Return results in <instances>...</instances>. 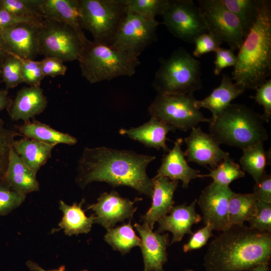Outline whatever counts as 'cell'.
Returning <instances> with one entry per match:
<instances>
[{
    "mask_svg": "<svg viewBox=\"0 0 271 271\" xmlns=\"http://www.w3.org/2000/svg\"><path fill=\"white\" fill-rule=\"evenodd\" d=\"M81 271H88L87 270H81Z\"/></svg>",
    "mask_w": 271,
    "mask_h": 271,
    "instance_id": "obj_54",
    "label": "cell"
},
{
    "mask_svg": "<svg viewBox=\"0 0 271 271\" xmlns=\"http://www.w3.org/2000/svg\"><path fill=\"white\" fill-rule=\"evenodd\" d=\"M152 179L154 186L152 205L141 218L152 229L155 223L169 213L174 206V194L179 182L158 174Z\"/></svg>",
    "mask_w": 271,
    "mask_h": 271,
    "instance_id": "obj_20",
    "label": "cell"
},
{
    "mask_svg": "<svg viewBox=\"0 0 271 271\" xmlns=\"http://www.w3.org/2000/svg\"><path fill=\"white\" fill-rule=\"evenodd\" d=\"M213 230L211 225L207 224L204 227L193 233L189 241L183 245L184 252L198 249L206 245L209 239L213 236Z\"/></svg>",
    "mask_w": 271,
    "mask_h": 271,
    "instance_id": "obj_43",
    "label": "cell"
},
{
    "mask_svg": "<svg viewBox=\"0 0 271 271\" xmlns=\"http://www.w3.org/2000/svg\"><path fill=\"white\" fill-rule=\"evenodd\" d=\"M45 76L55 77L64 75L67 70V66L60 59L52 57H45L40 61Z\"/></svg>",
    "mask_w": 271,
    "mask_h": 271,
    "instance_id": "obj_45",
    "label": "cell"
},
{
    "mask_svg": "<svg viewBox=\"0 0 271 271\" xmlns=\"http://www.w3.org/2000/svg\"><path fill=\"white\" fill-rule=\"evenodd\" d=\"M107 230L104 240L114 250L122 254L129 252L133 247L141 245V239L136 235L131 224V220L128 223Z\"/></svg>",
    "mask_w": 271,
    "mask_h": 271,
    "instance_id": "obj_32",
    "label": "cell"
},
{
    "mask_svg": "<svg viewBox=\"0 0 271 271\" xmlns=\"http://www.w3.org/2000/svg\"><path fill=\"white\" fill-rule=\"evenodd\" d=\"M250 271H269V262L260 263L254 266Z\"/></svg>",
    "mask_w": 271,
    "mask_h": 271,
    "instance_id": "obj_51",
    "label": "cell"
},
{
    "mask_svg": "<svg viewBox=\"0 0 271 271\" xmlns=\"http://www.w3.org/2000/svg\"><path fill=\"white\" fill-rule=\"evenodd\" d=\"M141 200L142 198H137L132 201L122 197L116 191H112L109 193H102L97 202L89 205L87 209L94 212V223L108 230L118 222L131 220L137 209L133 206L134 203Z\"/></svg>",
    "mask_w": 271,
    "mask_h": 271,
    "instance_id": "obj_14",
    "label": "cell"
},
{
    "mask_svg": "<svg viewBox=\"0 0 271 271\" xmlns=\"http://www.w3.org/2000/svg\"><path fill=\"white\" fill-rule=\"evenodd\" d=\"M252 194L257 200L271 203V176L265 173L255 184Z\"/></svg>",
    "mask_w": 271,
    "mask_h": 271,
    "instance_id": "obj_47",
    "label": "cell"
},
{
    "mask_svg": "<svg viewBox=\"0 0 271 271\" xmlns=\"http://www.w3.org/2000/svg\"><path fill=\"white\" fill-rule=\"evenodd\" d=\"M270 256L271 233L234 224L209 243L204 266L205 271H249Z\"/></svg>",
    "mask_w": 271,
    "mask_h": 271,
    "instance_id": "obj_2",
    "label": "cell"
},
{
    "mask_svg": "<svg viewBox=\"0 0 271 271\" xmlns=\"http://www.w3.org/2000/svg\"><path fill=\"white\" fill-rule=\"evenodd\" d=\"M39 54L58 58L63 62L78 60L83 43L70 26L44 19L38 28Z\"/></svg>",
    "mask_w": 271,
    "mask_h": 271,
    "instance_id": "obj_9",
    "label": "cell"
},
{
    "mask_svg": "<svg viewBox=\"0 0 271 271\" xmlns=\"http://www.w3.org/2000/svg\"><path fill=\"white\" fill-rule=\"evenodd\" d=\"M160 23L127 11L113 39L111 46L138 58L146 48L157 40Z\"/></svg>",
    "mask_w": 271,
    "mask_h": 271,
    "instance_id": "obj_10",
    "label": "cell"
},
{
    "mask_svg": "<svg viewBox=\"0 0 271 271\" xmlns=\"http://www.w3.org/2000/svg\"><path fill=\"white\" fill-rule=\"evenodd\" d=\"M221 2L238 18L245 38L257 19L263 0H221Z\"/></svg>",
    "mask_w": 271,
    "mask_h": 271,
    "instance_id": "obj_31",
    "label": "cell"
},
{
    "mask_svg": "<svg viewBox=\"0 0 271 271\" xmlns=\"http://www.w3.org/2000/svg\"><path fill=\"white\" fill-rule=\"evenodd\" d=\"M175 130L172 126L151 117L149 121L140 126L129 129L121 128L119 132L147 147L168 152L170 149L166 145L167 134L170 131Z\"/></svg>",
    "mask_w": 271,
    "mask_h": 271,
    "instance_id": "obj_23",
    "label": "cell"
},
{
    "mask_svg": "<svg viewBox=\"0 0 271 271\" xmlns=\"http://www.w3.org/2000/svg\"><path fill=\"white\" fill-rule=\"evenodd\" d=\"M18 131L25 138L56 146L60 144L74 145L77 142V139L71 135L36 120L25 122L18 127Z\"/></svg>",
    "mask_w": 271,
    "mask_h": 271,
    "instance_id": "obj_28",
    "label": "cell"
},
{
    "mask_svg": "<svg viewBox=\"0 0 271 271\" xmlns=\"http://www.w3.org/2000/svg\"><path fill=\"white\" fill-rule=\"evenodd\" d=\"M3 60H2V59H0V69H1V65H2Z\"/></svg>",
    "mask_w": 271,
    "mask_h": 271,
    "instance_id": "obj_52",
    "label": "cell"
},
{
    "mask_svg": "<svg viewBox=\"0 0 271 271\" xmlns=\"http://www.w3.org/2000/svg\"><path fill=\"white\" fill-rule=\"evenodd\" d=\"M193 94H158L150 105L151 117L161 120L177 129L187 131L203 122L209 123L196 105Z\"/></svg>",
    "mask_w": 271,
    "mask_h": 271,
    "instance_id": "obj_8",
    "label": "cell"
},
{
    "mask_svg": "<svg viewBox=\"0 0 271 271\" xmlns=\"http://www.w3.org/2000/svg\"><path fill=\"white\" fill-rule=\"evenodd\" d=\"M19 58L21 62V73L24 83L30 86H40L45 76L40 61Z\"/></svg>",
    "mask_w": 271,
    "mask_h": 271,
    "instance_id": "obj_39",
    "label": "cell"
},
{
    "mask_svg": "<svg viewBox=\"0 0 271 271\" xmlns=\"http://www.w3.org/2000/svg\"><path fill=\"white\" fill-rule=\"evenodd\" d=\"M19 135V132L6 127L0 119V181L3 179L7 167L13 143Z\"/></svg>",
    "mask_w": 271,
    "mask_h": 271,
    "instance_id": "obj_38",
    "label": "cell"
},
{
    "mask_svg": "<svg viewBox=\"0 0 271 271\" xmlns=\"http://www.w3.org/2000/svg\"><path fill=\"white\" fill-rule=\"evenodd\" d=\"M55 146L25 137L15 140L12 144L16 153L36 174L50 159Z\"/></svg>",
    "mask_w": 271,
    "mask_h": 271,
    "instance_id": "obj_26",
    "label": "cell"
},
{
    "mask_svg": "<svg viewBox=\"0 0 271 271\" xmlns=\"http://www.w3.org/2000/svg\"><path fill=\"white\" fill-rule=\"evenodd\" d=\"M0 75L7 90L24 83L20 58L12 54L6 57L2 61Z\"/></svg>",
    "mask_w": 271,
    "mask_h": 271,
    "instance_id": "obj_35",
    "label": "cell"
},
{
    "mask_svg": "<svg viewBox=\"0 0 271 271\" xmlns=\"http://www.w3.org/2000/svg\"><path fill=\"white\" fill-rule=\"evenodd\" d=\"M184 271H194V270H192V269H188L185 270Z\"/></svg>",
    "mask_w": 271,
    "mask_h": 271,
    "instance_id": "obj_53",
    "label": "cell"
},
{
    "mask_svg": "<svg viewBox=\"0 0 271 271\" xmlns=\"http://www.w3.org/2000/svg\"><path fill=\"white\" fill-rule=\"evenodd\" d=\"M194 43L195 49L192 55L199 58L207 53L215 52L223 43L216 36L207 32L197 37Z\"/></svg>",
    "mask_w": 271,
    "mask_h": 271,
    "instance_id": "obj_41",
    "label": "cell"
},
{
    "mask_svg": "<svg viewBox=\"0 0 271 271\" xmlns=\"http://www.w3.org/2000/svg\"><path fill=\"white\" fill-rule=\"evenodd\" d=\"M84 202L82 199L79 203L75 202L69 205L62 200L59 201V207L63 216L58 223L59 230L63 229L68 236L88 233L91 230L95 216L92 215L88 217L85 215L82 208Z\"/></svg>",
    "mask_w": 271,
    "mask_h": 271,
    "instance_id": "obj_27",
    "label": "cell"
},
{
    "mask_svg": "<svg viewBox=\"0 0 271 271\" xmlns=\"http://www.w3.org/2000/svg\"><path fill=\"white\" fill-rule=\"evenodd\" d=\"M36 174L24 163L12 147L3 180L16 191L27 195L39 190Z\"/></svg>",
    "mask_w": 271,
    "mask_h": 271,
    "instance_id": "obj_24",
    "label": "cell"
},
{
    "mask_svg": "<svg viewBox=\"0 0 271 271\" xmlns=\"http://www.w3.org/2000/svg\"><path fill=\"white\" fill-rule=\"evenodd\" d=\"M82 75L90 83L131 77L140 64L139 58L108 45L88 40L78 59Z\"/></svg>",
    "mask_w": 271,
    "mask_h": 271,
    "instance_id": "obj_5",
    "label": "cell"
},
{
    "mask_svg": "<svg viewBox=\"0 0 271 271\" xmlns=\"http://www.w3.org/2000/svg\"><path fill=\"white\" fill-rule=\"evenodd\" d=\"M198 7L207 32L225 42L230 48L238 50L244 39L241 24L221 0H199Z\"/></svg>",
    "mask_w": 271,
    "mask_h": 271,
    "instance_id": "obj_12",
    "label": "cell"
},
{
    "mask_svg": "<svg viewBox=\"0 0 271 271\" xmlns=\"http://www.w3.org/2000/svg\"><path fill=\"white\" fill-rule=\"evenodd\" d=\"M163 23L175 37L194 43L207 30L198 6L192 0H168Z\"/></svg>",
    "mask_w": 271,
    "mask_h": 271,
    "instance_id": "obj_11",
    "label": "cell"
},
{
    "mask_svg": "<svg viewBox=\"0 0 271 271\" xmlns=\"http://www.w3.org/2000/svg\"><path fill=\"white\" fill-rule=\"evenodd\" d=\"M255 90L252 98L263 106L264 113L262 116L265 121L268 122L271 118V79H267Z\"/></svg>",
    "mask_w": 271,
    "mask_h": 271,
    "instance_id": "obj_42",
    "label": "cell"
},
{
    "mask_svg": "<svg viewBox=\"0 0 271 271\" xmlns=\"http://www.w3.org/2000/svg\"><path fill=\"white\" fill-rule=\"evenodd\" d=\"M155 159L132 151L86 147L78 161L76 182L82 188L95 181L128 186L151 198L154 184L147 168Z\"/></svg>",
    "mask_w": 271,
    "mask_h": 271,
    "instance_id": "obj_1",
    "label": "cell"
},
{
    "mask_svg": "<svg viewBox=\"0 0 271 271\" xmlns=\"http://www.w3.org/2000/svg\"><path fill=\"white\" fill-rule=\"evenodd\" d=\"M36 4L44 19L70 26L78 34L83 44L88 40L80 23L79 0H36Z\"/></svg>",
    "mask_w": 271,
    "mask_h": 271,
    "instance_id": "obj_22",
    "label": "cell"
},
{
    "mask_svg": "<svg viewBox=\"0 0 271 271\" xmlns=\"http://www.w3.org/2000/svg\"><path fill=\"white\" fill-rule=\"evenodd\" d=\"M197 199L190 205L182 204L174 206L166 215L157 221L159 227L156 232L168 231L172 232L173 238L170 244L181 241L186 234L192 235V226L200 222L202 217L195 211Z\"/></svg>",
    "mask_w": 271,
    "mask_h": 271,
    "instance_id": "obj_18",
    "label": "cell"
},
{
    "mask_svg": "<svg viewBox=\"0 0 271 271\" xmlns=\"http://www.w3.org/2000/svg\"><path fill=\"white\" fill-rule=\"evenodd\" d=\"M40 24L23 23L2 30L3 40L10 53L21 58L34 60L39 55L38 28Z\"/></svg>",
    "mask_w": 271,
    "mask_h": 271,
    "instance_id": "obj_17",
    "label": "cell"
},
{
    "mask_svg": "<svg viewBox=\"0 0 271 271\" xmlns=\"http://www.w3.org/2000/svg\"><path fill=\"white\" fill-rule=\"evenodd\" d=\"M234 192L229 186L212 182L202 191L197 200L205 224L211 225L214 230L223 231L228 227V206Z\"/></svg>",
    "mask_w": 271,
    "mask_h": 271,
    "instance_id": "obj_13",
    "label": "cell"
},
{
    "mask_svg": "<svg viewBox=\"0 0 271 271\" xmlns=\"http://www.w3.org/2000/svg\"><path fill=\"white\" fill-rule=\"evenodd\" d=\"M43 19H36L20 17L7 11L0 9V30L23 23L40 24Z\"/></svg>",
    "mask_w": 271,
    "mask_h": 271,
    "instance_id": "obj_46",
    "label": "cell"
},
{
    "mask_svg": "<svg viewBox=\"0 0 271 271\" xmlns=\"http://www.w3.org/2000/svg\"><path fill=\"white\" fill-rule=\"evenodd\" d=\"M182 138L177 139L173 148L165 155L161 165L158 170V175L166 177L172 180L181 181L184 188H188L190 181L201 178L198 170L191 168L188 164L182 150Z\"/></svg>",
    "mask_w": 271,
    "mask_h": 271,
    "instance_id": "obj_21",
    "label": "cell"
},
{
    "mask_svg": "<svg viewBox=\"0 0 271 271\" xmlns=\"http://www.w3.org/2000/svg\"><path fill=\"white\" fill-rule=\"evenodd\" d=\"M127 11L143 16L149 19H155L162 15L166 9L168 0H124Z\"/></svg>",
    "mask_w": 271,
    "mask_h": 271,
    "instance_id": "obj_34",
    "label": "cell"
},
{
    "mask_svg": "<svg viewBox=\"0 0 271 271\" xmlns=\"http://www.w3.org/2000/svg\"><path fill=\"white\" fill-rule=\"evenodd\" d=\"M214 73L219 75L222 70L228 67H234L236 60V55L234 50L229 49L219 48L215 52Z\"/></svg>",
    "mask_w": 271,
    "mask_h": 271,
    "instance_id": "obj_44",
    "label": "cell"
},
{
    "mask_svg": "<svg viewBox=\"0 0 271 271\" xmlns=\"http://www.w3.org/2000/svg\"><path fill=\"white\" fill-rule=\"evenodd\" d=\"M209 119V134L219 145L243 150L268 139L262 115L244 104L231 103L216 117Z\"/></svg>",
    "mask_w": 271,
    "mask_h": 271,
    "instance_id": "obj_4",
    "label": "cell"
},
{
    "mask_svg": "<svg viewBox=\"0 0 271 271\" xmlns=\"http://www.w3.org/2000/svg\"><path fill=\"white\" fill-rule=\"evenodd\" d=\"M11 53L6 47L3 40L1 30H0V59L4 60Z\"/></svg>",
    "mask_w": 271,
    "mask_h": 271,
    "instance_id": "obj_50",
    "label": "cell"
},
{
    "mask_svg": "<svg viewBox=\"0 0 271 271\" xmlns=\"http://www.w3.org/2000/svg\"><path fill=\"white\" fill-rule=\"evenodd\" d=\"M271 74V2L263 0L257 19L238 49L232 79L255 90Z\"/></svg>",
    "mask_w": 271,
    "mask_h": 271,
    "instance_id": "obj_3",
    "label": "cell"
},
{
    "mask_svg": "<svg viewBox=\"0 0 271 271\" xmlns=\"http://www.w3.org/2000/svg\"><path fill=\"white\" fill-rule=\"evenodd\" d=\"M47 99L40 86L24 87L17 93L7 108L13 121H30L42 113L47 106Z\"/></svg>",
    "mask_w": 271,
    "mask_h": 271,
    "instance_id": "obj_19",
    "label": "cell"
},
{
    "mask_svg": "<svg viewBox=\"0 0 271 271\" xmlns=\"http://www.w3.org/2000/svg\"><path fill=\"white\" fill-rule=\"evenodd\" d=\"M134 226L140 235V246L144 263L143 271H164L167 260V248L169 244L168 233L154 232L146 223H135Z\"/></svg>",
    "mask_w": 271,
    "mask_h": 271,
    "instance_id": "obj_16",
    "label": "cell"
},
{
    "mask_svg": "<svg viewBox=\"0 0 271 271\" xmlns=\"http://www.w3.org/2000/svg\"><path fill=\"white\" fill-rule=\"evenodd\" d=\"M82 29L89 31L94 42L111 45L127 14L124 0H79Z\"/></svg>",
    "mask_w": 271,
    "mask_h": 271,
    "instance_id": "obj_7",
    "label": "cell"
},
{
    "mask_svg": "<svg viewBox=\"0 0 271 271\" xmlns=\"http://www.w3.org/2000/svg\"><path fill=\"white\" fill-rule=\"evenodd\" d=\"M209 170V174L201 175V178H211L213 182L225 186H229L233 181L245 177V173L239 165L229 157L220 162L215 168Z\"/></svg>",
    "mask_w": 271,
    "mask_h": 271,
    "instance_id": "obj_33",
    "label": "cell"
},
{
    "mask_svg": "<svg viewBox=\"0 0 271 271\" xmlns=\"http://www.w3.org/2000/svg\"><path fill=\"white\" fill-rule=\"evenodd\" d=\"M184 141L187 149L184 153L187 162L209 166L213 169L229 157V154L220 148L214 138L204 132L199 126L192 128Z\"/></svg>",
    "mask_w": 271,
    "mask_h": 271,
    "instance_id": "obj_15",
    "label": "cell"
},
{
    "mask_svg": "<svg viewBox=\"0 0 271 271\" xmlns=\"http://www.w3.org/2000/svg\"><path fill=\"white\" fill-rule=\"evenodd\" d=\"M245 90L238 86L232 78L224 74L219 86L202 100H196V105L200 109L204 108L212 113L211 117H215L227 108L231 102L242 94Z\"/></svg>",
    "mask_w": 271,
    "mask_h": 271,
    "instance_id": "obj_25",
    "label": "cell"
},
{
    "mask_svg": "<svg viewBox=\"0 0 271 271\" xmlns=\"http://www.w3.org/2000/svg\"><path fill=\"white\" fill-rule=\"evenodd\" d=\"M160 62L152 84L158 94H193L202 88L201 63L185 49L179 48Z\"/></svg>",
    "mask_w": 271,
    "mask_h": 271,
    "instance_id": "obj_6",
    "label": "cell"
},
{
    "mask_svg": "<svg viewBox=\"0 0 271 271\" xmlns=\"http://www.w3.org/2000/svg\"><path fill=\"white\" fill-rule=\"evenodd\" d=\"M8 90H0V112L9 106L12 99L8 96Z\"/></svg>",
    "mask_w": 271,
    "mask_h": 271,
    "instance_id": "obj_48",
    "label": "cell"
},
{
    "mask_svg": "<svg viewBox=\"0 0 271 271\" xmlns=\"http://www.w3.org/2000/svg\"><path fill=\"white\" fill-rule=\"evenodd\" d=\"M248 222L251 228L271 233V203L257 200L256 212Z\"/></svg>",
    "mask_w": 271,
    "mask_h": 271,
    "instance_id": "obj_40",
    "label": "cell"
},
{
    "mask_svg": "<svg viewBox=\"0 0 271 271\" xmlns=\"http://www.w3.org/2000/svg\"><path fill=\"white\" fill-rule=\"evenodd\" d=\"M26 265L31 271H65V265H61L58 268L53 270H45L41 267L38 263L31 260L26 262Z\"/></svg>",
    "mask_w": 271,
    "mask_h": 271,
    "instance_id": "obj_49",
    "label": "cell"
},
{
    "mask_svg": "<svg viewBox=\"0 0 271 271\" xmlns=\"http://www.w3.org/2000/svg\"><path fill=\"white\" fill-rule=\"evenodd\" d=\"M26 195L19 193L0 181V216L6 215L19 207L25 201Z\"/></svg>",
    "mask_w": 271,
    "mask_h": 271,
    "instance_id": "obj_37",
    "label": "cell"
},
{
    "mask_svg": "<svg viewBox=\"0 0 271 271\" xmlns=\"http://www.w3.org/2000/svg\"><path fill=\"white\" fill-rule=\"evenodd\" d=\"M263 143H256L242 150L239 160L242 170L250 174L255 182L266 173L265 168L269 163L270 152L264 150Z\"/></svg>",
    "mask_w": 271,
    "mask_h": 271,
    "instance_id": "obj_30",
    "label": "cell"
},
{
    "mask_svg": "<svg viewBox=\"0 0 271 271\" xmlns=\"http://www.w3.org/2000/svg\"><path fill=\"white\" fill-rule=\"evenodd\" d=\"M0 9L20 17L42 19L36 0H0Z\"/></svg>",
    "mask_w": 271,
    "mask_h": 271,
    "instance_id": "obj_36",
    "label": "cell"
},
{
    "mask_svg": "<svg viewBox=\"0 0 271 271\" xmlns=\"http://www.w3.org/2000/svg\"><path fill=\"white\" fill-rule=\"evenodd\" d=\"M257 200L252 193H234L228 206V227L234 224L242 225L254 216L257 210Z\"/></svg>",
    "mask_w": 271,
    "mask_h": 271,
    "instance_id": "obj_29",
    "label": "cell"
}]
</instances>
